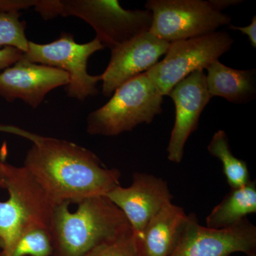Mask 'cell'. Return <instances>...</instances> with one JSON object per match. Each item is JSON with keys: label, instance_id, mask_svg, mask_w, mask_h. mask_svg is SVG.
I'll list each match as a JSON object with an SVG mask.
<instances>
[{"label": "cell", "instance_id": "cell-1", "mask_svg": "<svg viewBox=\"0 0 256 256\" xmlns=\"http://www.w3.org/2000/svg\"><path fill=\"white\" fill-rule=\"evenodd\" d=\"M23 166L56 205L106 196L119 186L121 176L118 170L106 168L86 148L42 136L32 143Z\"/></svg>", "mask_w": 256, "mask_h": 256}, {"label": "cell", "instance_id": "cell-2", "mask_svg": "<svg viewBox=\"0 0 256 256\" xmlns=\"http://www.w3.org/2000/svg\"><path fill=\"white\" fill-rule=\"evenodd\" d=\"M69 205L60 204L54 210L52 256H82L100 244L133 233L122 210L106 196L86 198L74 212Z\"/></svg>", "mask_w": 256, "mask_h": 256}, {"label": "cell", "instance_id": "cell-3", "mask_svg": "<svg viewBox=\"0 0 256 256\" xmlns=\"http://www.w3.org/2000/svg\"><path fill=\"white\" fill-rule=\"evenodd\" d=\"M6 201H0V256H9L25 232L34 228L50 230L56 204L24 166L0 161Z\"/></svg>", "mask_w": 256, "mask_h": 256}, {"label": "cell", "instance_id": "cell-4", "mask_svg": "<svg viewBox=\"0 0 256 256\" xmlns=\"http://www.w3.org/2000/svg\"><path fill=\"white\" fill-rule=\"evenodd\" d=\"M163 97L146 73L120 86L107 104L87 118L90 136H118L141 124H150L162 112Z\"/></svg>", "mask_w": 256, "mask_h": 256}, {"label": "cell", "instance_id": "cell-5", "mask_svg": "<svg viewBox=\"0 0 256 256\" xmlns=\"http://www.w3.org/2000/svg\"><path fill=\"white\" fill-rule=\"evenodd\" d=\"M54 16H76L95 30L96 38L110 50L149 32L152 14L148 10H126L117 0H54Z\"/></svg>", "mask_w": 256, "mask_h": 256}, {"label": "cell", "instance_id": "cell-6", "mask_svg": "<svg viewBox=\"0 0 256 256\" xmlns=\"http://www.w3.org/2000/svg\"><path fill=\"white\" fill-rule=\"evenodd\" d=\"M144 8L152 14L150 32L169 43L210 34L232 22L213 0H148Z\"/></svg>", "mask_w": 256, "mask_h": 256}, {"label": "cell", "instance_id": "cell-7", "mask_svg": "<svg viewBox=\"0 0 256 256\" xmlns=\"http://www.w3.org/2000/svg\"><path fill=\"white\" fill-rule=\"evenodd\" d=\"M234 40L225 32L171 42L164 58L146 72L162 96L196 70H204L228 52Z\"/></svg>", "mask_w": 256, "mask_h": 256}, {"label": "cell", "instance_id": "cell-8", "mask_svg": "<svg viewBox=\"0 0 256 256\" xmlns=\"http://www.w3.org/2000/svg\"><path fill=\"white\" fill-rule=\"evenodd\" d=\"M104 48L96 38L88 43L78 44L70 34L64 33L55 41L45 44L28 41V50L22 58L65 72L69 79L66 88L67 94L84 100L98 94L97 84L101 80V75L88 73V62L94 54Z\"/></svg>", "mask_w": 256, "mask_h": 256}, {"label": "cell", "instance_id": "cell-9", "mask_svg": "<svg viewBox=\"0 0 256 256\" xmlns=\"http://www.w3.org/2000/svg\"><path fill=\"white\" fill-rule=\"evenodd\" d=\"M242 252L256 256V227L247 218L224 229H213L188 215L178 246L170 256H230Z\"/></svg>", "mask_w": 256, "mask_h": 256}, {"label": "cell", "instance_id": "cell-10", "mask_svg": "<svg viewBox=\"0 0 256 256\" xmlns=\"http://www.w3.org/2000/svg\"><path fill=\"white\" fill-rule=\"evenodd\" d=\"M175 106V120L168 146L172 162L183 159L185 144L198 128L200 116L212 98L204 70H196L176 84L169 95Z\"/></svg>", "mask_w": 256, "mask_h": 256}, {"label": "cell", "instance_id": "cell-11", "mask_svg": "<svg viewBox=\"0 0 256 256\" xmlns=\"http://www.w3.org/2000/svg\"><path fill=\"white\" fill-rule=\"evenodd\" d=\"M106 196L122 210L136 237L140 236L152 218L172 203L173 198L166 182L146 173H134L130 186L119 185Z\"/></svg>", "mask_w": 256, "mask_h": 256}, {"label": "cell", "instance_id": "cell-12", "mask_svg": "<svg viewBox=\"0 0 256 256\" xmlns=\"http://www.w3.org/2000/svg\"><path fill=\"white\" fill-rule=\"evenodd\" d=\"M170 44L149 32L111 50L110 62L101 74L102 95L111 97L124 82L150 70L165 55Z\"/></svg>", "mask_w": 256, "mask_h": 256}, {"label": "cell", "instance_id": "cell-13", "mask_svg": "<svg viewBox=\"0 0 256 256\" xmlns=\"http://www.w3.org/2000/svg\"><path fill=\"white\" fill-rule=\"evenodd\" d=\"M68 82L65 72L22 58L0 72V96L10 102L18 99L35 109L48 92Z\"/></svg>", "mask_w": 256, "mask_h": 256}, {"label": "cell", "instance_id": "cell-14", "mask_svg": "<svg viewBox=\"0 0 256 256\" xmlns=\"http://www.w3.org/2000/svg\"><path fill=\"white\" fill-rule=\"evenodd\" d=\"M182 207L172 202L148 222L138 239L141 256H170L188 220Z\"/></svg>", "mask_w": 256, "mask_h": 256}, {"label": "cell", "instance_id": "cell-15", "mask_svg": "<svg viewBox=\"0 0 256 256\" xmlns=\"http://www.w3.org/2000/svg\"><path fill=\"white\" fill-rule=\"evenodd\" d=\"M207 88L212 97H222L234 104H246L256 97V70H238L217 60L206 68Z\"/></svg>", "mask_w": 256, "mask_h": 256}, {"label": "cell", "instance_id": "cell-16", "mask_svg": "<svg viewBox=\"0 0 256 256\" xmlns=\"http://www.w3.org/2000/svg\"><path fill=\"white\" fill-rule=\"evenodd\" d=\"M256 213V184L250 180L242 188H232L206 217V227L224 229L233 226L247 216Z\"/></svg>", "mask_w": 256, "mask_h": 256}, {"label": "cell", "instance_id": "cell-17", "mask_svg": "<svg viewBox=\"0 0 256 256\" xmlns=\"http://www.w3.org/2000/svg\"><path fill=\"white\" fill-rule=\"evenodd\" d=\"M207 150L212 156L220 160L230 188H242L250 182L247 163L234 156L225 131L218 130L214 134Z\"/></svg>", "mask_w": 256, "mask_h": 256}, {"label": "cell", "instance_id": "cell-18", "mask_svg": "<svg viewBox=\"0 0 256 256\" xmlns=\"http://www.w3.org/2000/svg\"><path fill=\"white\" fill-rule=\"evenodd\" d=\"M53 246L50 232L34 228L25 232L14 244L9 256H52Z\"/></svg>", "mask_w": 256, "mask_h": 256}, {"label": "cell", "instance_id": "cell-19", "mask_svg": "<svg viewBox=\"0 0 256 256\" xmlns=\"http://www.w3.org/2000/svg\"><path fill=\"white\" fill-rule=\"evenodd\" d=\"M20 16L21 14L18 12L0 13V48L14 47L24 53L28 50L26 22L21 21Z\"/></svg>", "mask_w": 256, "mask_h": 256}, {"label": "cell", "instance_id": "cell-20", "mask_svg": "<svg viewBox=\"0 0 256 256\" xmlns=\"http://www.w3.org/2000/svg\"><path fill=\"white\" fill-rule=\"evenodd\" d=\"M82 256H141L134 233L98 246Z\"/></svg>", "mask_w": 256, "mask_h": 256}, {"label": "cell", "instance_id": "cell-21", "mask_svg": "<svg viewBox=\"0 0 256 256\" xmlns=\"http://www.w3.org/2000/svg\"><path fill=\"white\" fill-rule=\"evenodd\" d=\"M24 52L14 47L0 48V72L11 66L22 58Z\"/></svg>", "mask_w": 256, "mask_h": 256}, {"label": "cell", "instance_id": "cell-22", "mask_svg": "<svg viewBox=\"0 0 256 256\" xmlns=\"http://www.w3.org/2000/svg\"><path fill=\"white\" fill-rule=\"evenodd\" d=\"M38 0H0V13L14 12L34 8Z\"/></svg>", "mask_w": 256, "mask_h": 256}, {"label": "cell", "instance_id": "cell-23", "mask_svg": "<svg viewBox=\"0 0 256 256\" xmlns=\"http://www.w3.org/2000/svg\"><path fill=\"white\" fill-rule=\"evenodd\" d=\"M0 132H8L10 134H16L20 137L26 138L28 140L31 141L32 143L40 138V134H35L28 132V130L22 129V128L16 127L14 126H8V124H0ZM0 188H4V184H3L2 174L0 172Z\"/></svg>", "mask_w": 256, "mask_h": 256}, {"label": "cell", "instance_id": "cell-24", "mask_svg": "<svg viewBox=\"0 0 256 256\" xmlns=\"http://www.w3.org/2000/svg\"><path fill=\"white\" fill-rule=\"evenodd\" d=\"M229 28L238 30L244 34L246 35L250 40L252 48H256V16L252 18V23L246 26H238L233 24H229Z\"/></svg>", "mask_w": 256, "mask_h": 256}, {"label": "cell", "instance_id": "cell-25", "mask_svg": "<svg viewBox=\"0 0 256 256\" xmlns=\"http://www.w3.org/2000/svg\"><path fill=\"white\" fill-rule=\"evenodd\" d=\"M42 1V0H41V1L40 2V3ZM40 3H38V4H40ZM38 5H37V6H38ZM37 6H36V8H35V10H36V8H37Z\"/></svg>", "mask_w": 256, "mask_h": 256}]
</instances>
